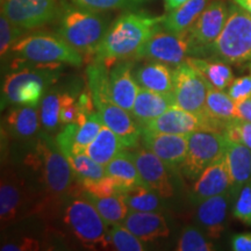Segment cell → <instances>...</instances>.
<instances>
[{"label":"cell","mask_w":251,"mask_h":251,"mask_svg":"<svg viewBox=\"0 0 251 251\" xmlns=\"http://www.w3.org/2000/svg\"><path fill=\"white\" fill-rule=\"evenodd\" d=\"M141 141L144 148L149 149L164 162L170 171H179L186 158L188 135L159 133L142 129Z\"/></svg>","instance_id":"cell-16"},{"label":"cell","mask_w":251,"mask_h":251,"mask_svg":"<svg viewBox=\"0 0 251 251\" xmlns=\"http://www.w3.org/2000/svg\"><path fill=\"white\" fill-rule=\"evenodd\" d=\"M176 106L174 93H159L140 87L135 99L131 114L139 125L146 124L158 118L168 109Z\"/></svg>","instance_id":"cell-22"},{"label":"cell","mask_w":251,"mask_h":251,"mask_svg":"<svg viewBox=\"0 0 251 251\" xmlns=\"http://www.w3.org/2000/svg\"><path fill=\"white\" fill-rule=\"evenodd\" d=\"M93 101L103 125L120 137L126 149L136 148L141 140L142 128L139 122H135L133 114L106 98H93Z\"/></svg>","instance_id":"cell-15"},{"label":"cell","mask_w":251,"mask_h":251,"mask_svg":"<svg viewBox=\"0 0 251 251\" xmlns=\"http://www.w3.org/2000/svg\"><path fill=\"white\" fill-rule=\"evenodd\" d=\"M122 225L144 242L165 238L170 234L165 216L158 212L131 211L126 216Z\"/></svg>","instance_id":"cell-19"},{"label":"cell","mask_w":251,"mask_h":251,"mask_svg":"<svg viewBox=\"0 0 251 251\" xmlns=\"http://www.w3.org/2000/svg\"><path fill=\"white\" fill-rule=\"evenodd\" d=\"M25 205L24 183L12 171L1 176L0 183V220L1 226H7L17 220Z\"/></svg>","instance_id":"cell-20"},{"label":"cell","mask_w":251,"mask_h":251,"mask_svg":"<svg viewBox=\"0 0 251 251\" xmlns=\"http://www.w3.org/2000/svg\"><path fill=\"white\" fill-rule=\"evenodd\" d=\"M229 141L219 131H196L188 135L186 158L180 171L188 179H197L208 165L226 152Z\"/></svg>","instance_id":"cell-9"},{"label":"cell","mask_w":251,"mask_h":251,"mask_svg":"<svg viewBox=\"0 0 251 251\" xmlns=\"http://www.w3.org/2000/svg\"><path fill=\"white\" fill-rule=\"evenodd\" d=\"M230 247L235 251H251V233L233 235L230 238Z\"/></svg>","instance_id":"cell-45"},{"label":"cell","mask_w":251,"mask_h":251,"mask_svg":"<svg viewBox=\"0 0 251 251\" xmlns=\"http://www.w3.org/2000/svg\"><path fill=\"white\" fill-rule=\"evenodd\" d=\"M207 5L208 0H187L165 15L163 28L171 33H183L190 29Z\"/></svg>","instance_id":"cell-26"},{"label":"cell","mask_w":251,"mask_h":251,"mask_svg":"<svg viewBox=\"0 0 251 251\" xmlns=\"http://www.w3.org/2000/svg\"><path fill=\"white\" fill-rule=\"evenodd\" d=\"M165 15H152L131 12L119 17L106 31L94 52L96 62L113 64L134 58L141 47L163 27Z\"/></svg>","instance_id":"cell-1"},{"label":"cell","mask_w":251,"mask_h":251,"mask_svg":"<svg viewBox=\"0 0 251 251\" xmlns=\"http://www.w3.org/2000/svg\"><path fill=\"white\" fill-rule=\"evenodd\" d=\"M231 1L251 14V0H231Z\"/></svg>","instance_id":"cell-48"},{"label":"cell","mask_w":251,"mask_h":251,"mask_svg":"<svg viewBox=\"0 0 251 251\" xmlns=\"http://www.w3.org/2000/svg\"><path fill=\"white\" fill-rule=\"evenodd\" d=\"M58 64H39L36 69H21L6 76L1 90V108L8 105L36 107L47 87L58 78Z\"/></svg>","instance_id":"cell-6"},{"label":"cell","mask_w":251,"mask_h":251,"mask_svg":"<svg viewBox=\"0 0 251 251\" xmlns=\"http://www.w3.org/2000/svg\"><path fill=\"white\" fill-rule=\"evenodd\" d=\"M65 156H67L72 170H74V174L79 180V183L87 180H97L107 176L105 165L96 162L85 152L75 153L71 151Z\"/></svg>","instance_id":"cell-33"},{"label":"cell","mask_w":251,"mask_h":251,"mask_svg":"<svg viewBox=\"0 0 251 251\" xmlns=\"http://www.w3.org/2000/svg\"><path fill=\"white\" fill-rule=\"evenodd\" d=\"M250 98H251V97H250Z\"/></svg>","instance_id":"cell-50"},{"label":"cell","mask_w":251,"mask_h":251,"mask_svg":"<svg viewBox=\"0 0 251 251\" xmlns=\"http://www.w3.org/2000/svg\"><path fill=\"white\" fill-rule=\"evenodd\" d=\"M64 222L86 249L106 250L112 247L108 224L85 197L76 198L68 203Z\"/></svg>","instance_id":"cell-7"},{"label":"cell","mask_w":251,"mask_h":251,"mask_svg":"<svg viewBox=\"0 0 251 251\" xmlns=\"http://www.w3.org/2000/svg\"><path fill=\"white\" fill-rule=\"evenodd\" d=\"M203 112L208 117L224 124H228L229 121L235 120V119H240L237 114L236 102L229 97L228 93H225L221 90L213 89V87H211L207 93Z\"/></svg>","instance_id":"cell-30"},{"label":"cell","mask_w":251,"mask_h":251,"mask_svg":"<svg viewBox=\"0 0 251 251\" xmlns=\"http://www.w3.org/2000/svg\"><path fill=\"white\" fill-rule=\"evenodd\" d=\"M238 118L251 122V98H247L242 101L236 102Z\"/></svg>","instance_id":"cell-46"},{"label":"cell","mask_w":251,"mask_h":251,"mask_svg":"<svg viewBox=\"0 0 251 251\" xmlns=\"http://www.w3.org/2000/svg\"><path fill=\"white\" fill-rule=\"evenodd\" d=\"M58 19L57 35L85 56H94L109 28L108 19L101 12L91 11L75 4L63 5L58 12Z\"/></svg>","instance_id":"cell-3"},{"label":"cell","mask_w":251,"mask_h":251,"mask_svg":"<svg viewBox=\"0 0 251 251\" xmlns=\"http://www.w3.org/2000/svg\"><path fill=\"white\" fill-rule=\"evenodd\" d=\"M131 70L133 63L126 59L113 64L94 61L87 68L89 89L93 98H106L131 113L140 90Z\"/></svg>","instance_id":"cell-2"},{"label":"cell","mask_w":251,"mask_h":251,"mask_svg":"<svg viewBox=\"0 0 251 251\" xmlns=\"http://www.w3.org/2000/svg\"><path fill=\"white\" fill-rule=\"evenodd\" d=\"M131 211L159 212L163 208L161 197L146 185H135L121 193Z\"/></svg>","instance_id":"cell-31"},{"label":"cell","mask_w":251,"mask_h":251,"mask_svg":"<svg viewBox=\"0 0 251 251\" xmlns=\"http://www.w3.org/2000/svg\"><path fill=\"white\" fill-rule=\"evenodd\" d=\"M126 147L122 143L120 137L113 131L111 128L103 125L96 139L85 148L86 155L100 164L106 165L114 157L124 151Z\"/></svg>","instance_id":"cell-25"},{"label":"cell","mask_w":251,"mask_h":251,"mask_svg":"<svg viewBox=\"0 0 251 251\" xmlns=\"http://www.w3.org/2000/svg\"><path fill=\"white\" fill-rule=\"evenodd\" d=\"M40 118L35 107L18 105L8 112L6 125L9 133L17 139H28L39 130Z\"/></svg>","instance_id":"cell-27"},{"label":"cell","mask_w":251,"mask_h":251,"mask_svg":"<svg viewBox=\"0 0 251 251\" xmlns=\"http://www.w3.org/2000/svg\"><path fill=\"white\" fill-rule=\"evenodd\" d=\"M103 126V122L100 118L98 112H92L86 119L84 124L79 125L78 131L75 139V144L72 147V152H84L85 148L92 141L96 139L97 135L99 134L100 129Z\"/></svg>","instance_id":"cell-35"},{"label":"cell","mask_w":251,"mask_h":251,"mask_svg":"<svg viewBox=\"0 0 251 251\" xmlns=\"http://www.w3.org/2000/svg\"><path fill=\"white\" fill-rule=\"evenodd\" d=\"M211 85L201 74L187 61L177 64L174 70V93L176 106L185 111L203 113Z\"/></svg>","instance_id":"cell-11"},{"label":"cell","mask_w":251,"mask_h":251,"mask_svg":"<svg viewBox=\"0 0 251 251\" xmlns=\"http://www.w3.org/2000/svg\"><path fill=\"white\" fill-rule=\"evenodd\" d=\"M79 184L84 193L98 198L117 196V194H121L126 190L120 181L115 179L114 177H111V176H105L103 178L97 180L81 181Z\"/></svg>","instance_id":"cell-37"},{"label":"cell","mask_w":251,"mask_h":251,"mask_svg":"<svg viewBox=\"0 0 251 251\" xmlns=\"http://www.w3.org/2000/svg\"><path fill=\"white\" fill-rule=\"evenodd\" d=\"M177 251H212L215 250L213 243L209 242L198 229L185 227L178 240Z\"/></svg>","instance_id":"cell-38"},{"label":"cell","mask_w":251,"mask_h":251,"mask_svg":"<svg viewBox=\"0 0 251 251\" xmlns=\"http://www.w3.org/2000/svg\"><path fill=\"white\" fill-rule=\"evenodd\" d=\"M131 155L146 186L155 191L163 199L174 197L175 188L169 176V169L158 156L144 147L136 149Z\"/></svg>","instance_id":"cell-17"},{"label":"cell","mask_w":251,"mask_h":251,"mask_svg":"<svg viewBox=\"0 0 251 251\" xmlns=\"http://www.w3.org/2000/svg\"><path fill=\"white\" fill-rule=\"evenodd\" d=\"M143 0H71L72 4L94 12H106L119 8H129L139 5Z\"/></svg>","instance_id":"cell-39"},{"label":"cell","mask_w":251,"mask_h":251,"mask_svg":"<svg viewBox=\"0 0 251 251\" xmlns=\"http://www.w3.org/2000/svg\"><path fill=\"white\" fill-rule=\"evenodd\" d=\"M224 135L229 142L242 143L251 149V122L235 119L226 126Z\"/></svg>","instance_id":"cell-40"},{"label":"cell","mask_w":251,"mask_h":251,"mask_svg":"<svg viewBox=\"0 0 251 251\" xmlns=\"http://www.w3.org/2000/svg\"><path fill=\"white\" fill-rule=\"evenodd\" d=\"M233 215L243 225L251 226V180L244 184L237 193Z\"/></svg>","instance_id":"cell-42"},{"label":"cell","mask_w":251,"mask_h":251,"mask_svg":"<svg viewBox=\"0 0 251 251\" xmlns=\"http://www.w3.org/2000/svg\"><path fill=\"white\" fill-rule=\"evenodd\" d=\"M228 191H231V178L224 153L211 165L207 166L197 178L191 191V199L194 203L199 205L208 198L219 196Z\"/></svg>","instance_id":"cell-18"},{"label":"cell","mask_w":251,"mask_h":251,"mask_svg":"<svg viewBox=\"0 0 251 251\" xmlns=\"http://www.w3.org/2000/svg\"><path fill=\"white\" fill-rule=\"evenodd\" d=\"M201 56L249 68L251 65V14L236 4L229 6V17L224 30Z\"/></svg>","instance_id":"cell-4"},{"label":"cell","mask_w":251,"mask_h":251,"mask_svg":"<svg viewBox=\"0 0 251 251\" xmlns=\"http://www.w3.org/2000/svg\"><path fill=\"white\" fill-rule=\"evenodd\" d=\"M140 87L159 93H171L174 90V70L163 62L144 64L135 72Z\"/></svg>","instance_id":"cell-24"},{"label":"cell","mask_w":251,"mask_h":251,"mask_svg":"<svg viewBox=\"0 0 251 251\" xmlns=\"http://www.w3.org/2000/svg\"><path fill=\"white\" fill-rule=\"evenodd\" d=\"M31 165L40 172L41 183L48 196V201L70 193L74 170L57 142L48 135H42L36 143Z\"/></svg>","instance_id":"cell-5"},{"label":"cell","mask_w":251,"mask_h":251,"mask_svg":"<svg viewBox=\"0 0 251 251\" xmlns=\"http://www.w3.org/2000/svg\"><path fill=\"white\" fill-rule=\"evenodd\" d=\"M1 12L21 29H33L58 17L56 0H1Z\"/></svg>","instance_id":"cell-14"},{"label":"cell","mask_w":251,"mask_h":251,"mask_svg":"<svg viewBox=\"0 0 251 251\" xmlns=\"http://www.w3.org/2000/svg\"><path fill=\"white\" fill-rule=\"evenodd\" d=\"M228 17L229 6L225 0H213L206 6L200 17L188 29L193 48L192 56L200 57L203 51L215 42L224 30Z\"/></svg>","instance_id":"cell-13"},{"label":"cell","mask_w":251,"mask_h":251,"mask_svg":"<svg viewBox=\"0 0 251 251\" xmlns=\"http://www.w3.org/2000/svg\"><path fill=\"white\" fill-rule=\"evenodd\" d=\"M229 192L214 196L199 203L197 219L211 238H219L224 233L227 221Z\"/></svg>","instance_id":"cell-21"},{"label":"cell","mask_w":251,"mask_h":251,"mask_svg":"<svg viewBox=\"0 0 251 251\" xmlns=\"http://www.w3.org/2000/svg\"><path fill=\"white\" fill-rule=\"evenodd\" d=\"M64 93H50L41 102L40 122L47 130H52L61 124V111Z\"/></svg>","instance_id":"cell-34"},{"label":"cell","mask_w":251,"mask_h":251,"mask_svg":"<svg viewBox=\"0 0 251 251\" xmlns=\"http://www.w3.org/2000/svg\"><path fill=\"white\" fill-rule=\"evenodd\" d=\"M192 50L188 29L183 33H171L161 28L141 47L134 58H146L177 65L192 56Z\"/></svg>","instance_id":"cell-12"},{"label":"cell","mask_w":251,"mask_h":251,"mask_svg":"<svg viewBox=\"0 0 251 251\" xmlns=\"http://www.w3.org/2000/svg\"><path fill=\"white\" fill-rule=\"evenodd\" d=\"M225 155L231 178L230 192L236 194L251 180V149L242 143L229 142Z\"/></svg>","instance_id":"cell-23"},{"label":"cell","mask_w":251,"mask_h":251,"mask_svg":"<svg viewBox=\"0 0 251 251\" xmlns=\"http://www.w3.org/2000/svg\"><path fill=\"white\" fill-rule=\"evenodd\" d=\"M229 97L235 102L242 101V100L251 97V75L250 76L240 77L234 79L230 86L228 87Z\"/></svg>","instance_id":"cell-43"},{"label":"cell","mask_w":251,"mask_h":251,"mask_svg":"<svg viewBox=\"0 0 251 251\" xmlns=\"http://www.w3.org/2000/svg\"><path fill=\"white\" fill-rule=\"evenodd\" d=\"M106 175L114 177L120 181L125 188L135 186V185H146L141 178L133 155L129 151H122L105 165Z\"/></svg>","instance_id":"cell-29"},{"label":"cell","mask_w":251,"mask_h":251,"mask_svg":"<svg viewBox=\"0 0 251 251\" xmlns=\"http://www.w3.org/2000/svg\"><path fill=\"white\" fill-rule=\"evenodd\" d=\"M249 70H250V75H251V65H249Z\"/></svg>","instance_id":"cell-49"},{"label":"cell","mask_w":251,"mask_h":251,"mask_svg":"<svg viewBox=\"0 0 251 251\" xmlns=\"http://www.w3.org/2000/svg\"><path fill=\"white\" fill-rule=\"evenodd\" d=\"M24 29L15 26L9 19L6 17L5 13L0 15V55L1 58L7 54L11 47L18 41V37L21 35Z\"/></svg>","instance_id":"cell-41"},{"label":"cell","mask_w":251,"mask_h":251,"mask_svg":"<svg viewBox=\"0 0 251 251\" xmlns=\"http://www.w3.org/2000/svg\"><path fill=\"white\" fill-rule=\"evenodd\" d=\"M111 244L118 251H143L144 247L136 235H134L122 224L112 225L109 229Z\"/></svg>","instance_id":"cell-36"},{"label":"cell","mask_w":251,"mask_h":251,"mask_svg":"<svg viewBox=\"0 0 251 251\" xmlns=\"http://www.w3.org/2000/svg\"><path fill=\"white\" fill-rule=\"evenodd\" d=\"M187 0H164V6H165V11L166 12H171L176 9L177 7H179L186 2Z\"/></svg>","instance_id":"cell-47"},{"label":"cell","mask_w":251,"mask_h":251,"mask_svg":"<svg viewBox=\"0 0 251 251\" xmlns=\"http://www.w3.org/2000/svg\"><path fill=\"white\" fill-rule=\"evenodd\" d=\"M31 250H40L39 241L34 238L24 237L19 242L7 243L1 247V251H31Z\"/></svg>","instance_id":"cell-44"},{"label":"cell","mask_w":251,"mask_h":251,"mask_svg":"<svg viewBox=\"0 0 251 251\" xmlns=\"http://www.w3.org/2000/svg\"><path fill=\"white\" fill-rule=\"evenodd\" d=\"M12 50L23 61L35 64H69L72 67L83 64V55L59 35H28L19 39Z\"/></svg>","instance_id":"cell-8"},{"label":"cell","mask_w":251,"mask_h":251,"mask_svg":"<svg viewBox=\"0 0 251 251\" xmlns=\"http://www.w3.org/2000/svg\"><path fill=\"white\" fill-rule=\"evenodd\" d=\"M142 129L159 133L190 135L196 131L224 133L227 124L219 122L203 113H193L174 106L158 118L140 125Z\"/></svg>","instance_id":"cell-10"},{"label":"cell","mask_w":251,"mask_h":251,"mask_svg":"<svg viewBox=\"0 0 251 251\" xmlns=\"http://www.w3.org/2000/svg\"><path fill=\"white\" fill-rule=\"evenodd\" d=\"M185 61L196 68L213 89L224 91L233 83L234 75L228 63L218 59L207 61L201 57H187Z\"/></svg>","instance_id":"cell-28"},{"label":"cell","mask_w":251,"mask_h":251,"mask_svg":"<svg viewBox=\"0 0 251 251\" xmlns=\"http://www.w3.org/2000/svg\"><path fill=\"white\" fill-rule=\"evenodd\" d=\"M85 198L93 203L103 220L111 226L115 224H122L126 216L129 213V207L126 203L124 197L121 194L98 198L86 193Z\"/></svg>","instance_id":"cell-32"}]
</instances>
